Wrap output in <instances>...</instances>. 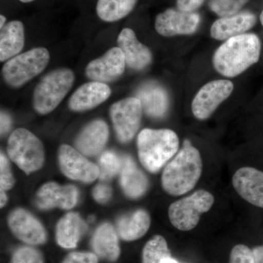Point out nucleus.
I'll use <instances>...</instances> for the list:
<instances>
[{"label": "nucleus", "mask_w": 263, "mask_h": 263, "mask_svg": "<svg viewBox=\"0 0 263 263\" xmlns=\"http://www.w3.org/2000/svg\"><path fill=\"white\" fill-rule=\"evenodd\" d=\"M200 152L185 140L178 152L162 172L161 183L164 191L172 196H180L193 190L202 174Z\"/></svg>", "instance_id": "nucleus-2"}, {"label": "nucleus", "mask_w": 263, "mask_h": 263, "mask_svg": "<svg viewBox=\"0 0 263 263\" xmlns=\"http://www.w3.org/2000/svg\"><path fill=\"white\" fill-rule=\"evenodd\" d=\"M171 257V252L163 236L155 235L145 245L142 252V263H163Z\"/></svg>", "instance_id": "nucleus-27"}, {"label": "nucleus", "mask_w": 263, "mask_h": 263, "mask_svg": "<svg viewBox=\"0 0 263 263\" xmlns=\"http://www.w3.org/2000/svg\"><path fill=\"white\" fill-rule=\"evenodd\" d=\"M49 61V52L46 48H33L8 60L3 67V79L11 87H22L41 74Z\"/></svg>", "instance_id": "nucleus-6"}, {"label": "nucleus", "mask_w": 263, "mask_h": 263, "mask_svg": "<svg viewBox=\"0 0 263 263\" xmlns=\"http://www.w3.org/2000/svg\"><path fill=\"white\" fill-rule=\"evenodd\" d=\"M59 165L67 178L83 183H91L100 176V170L79 151L63 144L58 151Z\"/></svg>", "instance_id": "nucleus-10"}, {"label": "nucleus", "mask_w": 263, "mask_h": 263, "mask_svg": "<svg viewBox=\"0 0 263 263\" xmlns=\"http://www.w3.org/2000/svg\"><path fill=\"white\" fill-rule=\"evenodd\" d=\"M111 95V89L105 83L91 81L83 84L70 98L68 107L72 111L84 112L99 106Z\"/></svg>", "instance_id": "nucleus-17"}, {"label": "nucleus", "mask_w": 263, "mask_h": 263, "mask_svg": "<svg viewBox=\"0 0 263 263\" xmlns=\"http://www.w3.org/2000/svg\"><path fill=\"white\" fill-rule=\"evenodd\" d=\"M86 223L77 213L70 212L57 223L56 240L64 249H74L77 247L81 237L86 232Z\"/></svg>", "instance_id": "nucleus-23"}, {"label": "nucleus", "mask_w": 263, "mask_h": 263, "mask_svg": "<svg viewBox=\"0 0 263 263\" xmlns=\"http://www.w3.org/2000/svg\"><path fill=\"white\" fill-rule=\"evenodd\" d=\"M91 245L99 258L106 262H117L120 257L119 235L110 223H103L97 228L91 238Z\"/></svg>", "instance_id": "nucleus-20"}, {"label": "nucleus", "mask_w": 263, "mask_h": 263, "mask_svg": "<svg viewBox=\"0 0 263 263\" xmlns=\"http://www.w3.org/2000/svg\"><path fill=\"white\" fill-rule=\"evenodd\" d=\"M8 224L13 234L27 245H44L47 240V233L41 221L25 209H16L10 212Z\"/></svg>", "instance_id": "nucleus-12"}, {"label": "nucleus", "mask_w": 263, "mask_h": 263, "mask_svg": "<svg viewBox=\"0 0 263 263\" xmlns=\"http://www.w3.org/2000/svg\"><path fill=\"white\" fill-rule=\"evenodd\" d=\"M259 20H260L261 24H262L263 27V10L261 12L260 15H259Z\"/></svg>", "instance_id": "nucleus-41"}, {"label": "nucleus", "mask_w": 263, "mask_h": 263, "mask_svg": "<svg viewBox=\"0 0 263 263\" xmlns=\"http://www.w3.org/2000/svg\"><path fill=\"white\" fill-rule=\"evenodd\" d=\"M79 200V190L73 185H60L55 182H48L39 189L36 196V204L43 210L60 208L72 209Z\"/></svg>", "instance_id": "nucleus-14"}, {"label": "nucleus", "mask_w": 263, "mask_h": 263, "mask_svg": "<svg viewBox=\"0 0 263 263\" xmlns=\"http://www.w3.org/2000/svg\"><path fill=\"white\" fill-rule=\"evenodd\" d=\"M200 24V16L197 12L188 13L169 8L156 17L155 29L166 37L190 35L197 32Z\"/></svg>", "instance_id": "nucleus-11"}, {"label": "nucleus", "mask_w": 263, "mask_h": 263, "mask_svg": "<svg viewBox=\"0 0 263 263\" xmlns=\"http://www.w3.org/2000/svg\"><path fill=\"white\" fill-rule=\"evenodd\" d=\"M214 197L204 190H199L193 195L173 202L168 209L171 224L181 231L194 229L198 224L200 216L212 209Z\"/></svg>", "instance_id": "nucleus-7"}, {"label": "nucleus", "mask_w": 263, "mask_h": 263, "mask_svg": "<svg viewBox=\"0 0 263 263\" xmlns=\"http://www.w3.org/2000/svg\"><path fill=\"white\" fill-rule=\"evenodd\" d=\"M137 147L142 165L157 174L178 153L179 137L171 129H144L138 134Z\"/></svg>", "instance_id": "nucleus-3"}, {"label": "nucleus", "mask_w": 263, "mask_h": 263, "mask_svg": "<svg viewBox=\"0 0 263 263\" xmlns=\"http://www.w3.org/2000/svg\"><path fill=\"white\" fill-rule=\"evenodd\" d=\"M100 178L103 181L112 179L114 176L121 171L122 161L113 152L107 151L104 152L99 160Z\"/></svg>", "instance_id": "nucleus-28"}, {"label": "nucleus", "mask_w": 263, "mask_h": 263, "mask_svg": "<svg viewBox=\"0 0 263 263\" xmlns=\"http://www.w3.org/2000/svg\"><path fill=\"white\" fill-rule=\"evenodd\" d=\"M25 43L24 24L11 21L5 24L0 32V61L9 60L23 50Z\"/></svg>", "instance_id": "nucleus-24"}, {"label": "nucleus", "mask_w": 263, "mask_h": 263, "mask_svg": "<svg viewBox=\"0 0 263 263\" xmlns=\"http://www.w3.org/2000/svg\"><path fill=\"white\" fill-rule=\"evenodd\" d=\"M249 1L250 0H210L209 8L221 18L239 13Z\"/></svg>", "instance_id": "nucleus-29"}, {"label": "nucleus", "mask_w": 263, "mask_h": 263, "mask_svg": "<svg viewBox=\"0 0 263 263\" xmlns=\"http://www.w3.org/2000/svg\"><path fill=\"white\" fill-rule=\"evenodd\" d=\"M233 187L246 201L263 209V172L251 167H241L233 175Z\"/></svg>", "instance_id": "nucleus-15"}, {"label": "nucleus", "mask_w": 263, "mask_h": 263, "mask_svg": "<svg viewBox=\"0 0 263 263\" xmlns=\"http://www.w3.org/2000/svg\"><path fill=\"white\" fill-rule=\"evenodd\" d=\"M125 67V58L122 51L119 47H114L103 57L90 62L85 72L90 80L106 84L120 78Z\"/></svg>", "instance_id": "nucleus-13"}, {"label": "nucleus", "mask_w": 263, "mask_h": 263, "mask_svg": "<svg viewBox=\"0 0 263 263\" xmlns=\"http://www.w3.org/2000/svg\"><path fill=\"white\" fill-rule=\"evenodd\" d=\"M99 257L94 252H73L66 256L62 263H98Z\"/></svg>", "instance_id": "nucleus-33"}, {"label": "nucleus", "mask_w": 263, "mask_h": 263, "mask_svg": "<svg viewBox=\"0 0 263 263\" xmlns=\"http://www.w3.org/2000/svg\"><path fill=\"white\" fill-rule=\"evenodd\" d=\"M234 85L229 80L210 81L197 91L192 103L193 115L199 120L211 117L216 108L229 98Z\"/></svg>", "instance_id": "nucleus-9"}, {"label": "nucleus", "mask_w": 263, "mask_h": 263, "mask_svg": "<svg viewBox=\"0 0 263 263\" xmlns=\"http://www.w3.org/2000/svg\"><path fill=\"white\" fill-rule=\"evenodd\" d=\"M260 39L254 33H245L222 43L213 56V65L219 74L234 78L243 73L260 58Z\"/></svg>", "instance_id": "nucleus-1"}, {"label": "nucleus", "mask_w": 263, "mask_h": 263, "mask_svg": "<svg viewBox=\"0 0 263 263\" xmlns=\"http://www.w3.org/2000/svg\"><path fill=\"white\" fill-rule=\"evenodd\" d=\"M92 196L100 204H105L112 196V189L105 184H98L92 191Z\"/></svg>", "instance_id": "nucleus-34"}, {"label": "nucleus", "mask_w": 263, "mask_h": 263, "mask_svg": "<svg viewBox=\"0 0 263 263\" xmlns=\"http://www.w3.org/2000/svg\"><path fill=\"white\" fill-rule=\"evenodd\" d=\"M109 129L101 119L86 124L75 141L76 148L86 157H93L101 152L108 142Z\"/></svg>", "instance_id": "nucleus-19"}, {"label": "nucleus", "mask_w": 263, "mask_h": 263, "mask_svg": "<svg viewBox=\"0 0 263 263\" xmlns=\"http://www.w3.org/2000/svg\"><path fill=\"white\" fill-rule=\"evenodd\" d=\"M151 226L148 213L138 209L128 215L123 216L117 221L118 235L124 241H135L146 235Z\"/></svg>", "instance_id": "nucleus-25"}, {"label": "nucleus", "mask_w": 263, "mask_h": 263, "mask_svg": "<svg viewBox=\"0 0 263 263\" xmlns=\"http://www.w3.org/2000/svg\"><path fill=\"white\" fill-rule=\"evenodd\" d=\"M252 250L255 258V263H263V246H259Z\"/></svg>", "instance_id": "nucleus-37"}, {"label": "nucleus", "mask_w": 263, "mask_h": 263, "mask_svg": "<svg viewBox=\"0 0 263 263\" xmlns=\"http://www.w3.org/2000/svg\"><path fill=\"white\" fill-rule=\"evenodd\" d=\"M205 0H176L177 9L183 12H196L203 5Z\"/></svg>", "instance_id": "nucleus-35"}, {"label": "nucleus", "mask_w": 263, "mask_h": 263, "mask_svg": "<svg viewBox=\"0 0 263 263\" xmlns=\"http://www.w3.org/2000/svg\"><path fill=\"white\" fill-rule=\"evenodd\" d=\"M137 2L138 0H98L97 14L103 22H117L133 11Z\"/></svg>", "instance_id": "nucleus-26"}, {"label": "nucleus", "mask_w": 263, "mask_h": 263, "mask_svg": "<svg viewBox=\"0 0 263 263\" xmlns=\"http://www.w3.org/2000/svg\"><path fill=\"white\" fill-rule=\"evenodd\" d=\"M143 108L137 98H127L114 103L110 116L118 140L122 143L130 142L141 126Z\"/></svg>", "instance_id": "nucleus-8"}, {"label": "nucleus", "mask_w": 263, "mask_h": 263, "mask_svg": "<svg viewBox=\"0 0 263 263\" xmlns=\"http://www.w3.org/2000/svg\"><path fill=\"white\" fill-rule=\"evenodd\" d=\"M19 1H21L22 3H31V2L34 1V0H19Z\"/></svg>", "instance_id": "nucleus-42"}, {"label": "nucleus", "mask_w": 263, "mask_h": 263, "mask_svg": "<svg viewBox=\"0 0 263 263\" xmlns=\"http://www.w3.org/2000/svg\"><path fill=\"white\" fill-rule=\"evenodd\" d=\"M120 172L121 186L129 198L138 199L146 193L148 180L130 157H123Z\"/></svg>", "instance_id": "nucleus-22"}, {"label": "nucleus", "mask_w": 263, "mask_h": 263, "mask_svg": "<svg viewBox=\"0 0 263 263\" xmlns=\"http://www.w3.org/2000/svg\"><path fill=\"white\" fill-rule=\"evenodd\" d=\"M6 23V17L5 15H0V29H3Z\"/></svg>", "instance_id": "nucleus-39"}, {"label": "nucleus", "mask_w": 263, "mask_h": 263, "mask_svg": "<svg viewBox=\"0 0 263 263\" xmlns=\"http://www.w3.org/2000/svg\"><path fill=\"white\" fill-rule=\"evenodd\" d=\"M10 160L26 174L39 171L45 162L42 142L28 129L18 128L12 133L7 146Z\"/></svg>", "instance_id": "nucleus-5"}, {"label": "nucleus", "mask_w": 263, "mask_h": 263, "mask_svg": "<svg viewBox=\"0 0 263 263\" xmlns=\"http://www.w3.org/2000/svg\"><path fill=\"white\" fill-rule=\"evenodd\" d=\"M0 195H1V200H0V201H1V202H0V205H0V206H1V208H3L5 206L7 202H8V196H7L6 193H5L4 190H1V194H0Z\"/></svg>", "instance_id": "nucleus-38"}, {"label": "nucleus", "mask_w": 263, "mask_h": 263, "mask_svg": "<svg viewBox=\"0 0 263 263\" xmlns=\"http://www.w3.org/2000/svg\"><path fill=\"white\" fill-rule=\"evenodd\" d=\"M163 263H179L176 259L172 258V257H169V258H167L164 261Z\"/></svg>", "instance_id": "nucleus-40"}, {"label": "nucleus", "mask_w": 263, "mask_h": 263, "mask_svg": "<svg viewBox=\"0 0 263 263\" xmlns=\"http://www.w3.org/2000/svg\"><path fill=\"white\" fill-rule=\"evenodd\" d=\"M9 263H45L43 254L32 246H24L15 249Z\"/></svg>", "instance_id": "nucleus-30"}, {"label": "nucleus", "mask_w": 263, "mask_h": 263, "mask_svg": "<svg viewBox=\"0 0 263 263\" xmlns=\"http://www.w3.org/2000/svg\"><path fill=\"white\" fill-rule=\"evenodd\" d=\"M117 43L125 58L126 65L133 70H144L152 63L153 60L152 51L137 39L133 29H123L118 36Z\"/></svg>", "instance_id": "nucleus-16"}, {"label": "nucleus", "mask_w": 263, "mask_h": 263, "mask_svg": "<svg viewBox=\"0 0 263 263\" xmlns=\"http://www.w3.org/2000/svg\"><path fill=\"white\" fill-rule=\"evenodd\" d=\"M75 75L70 69L60 68L44 76L33 92V108L46 115L54 110L72 89Z\"/></svg>", "instance_id": "nucleus-4"}, {"label": "nucleus", "mask_w": 263, "mask_h": 263, "mask_svg": "<svg viewBox=\"0 0 263 263\" xmlns=\"http://www.w3.org/2000/svg\"><path fill=\"white\" fill-rule=\"evenodd\" d=\"M229 263H255L253 250L247 246H235L230 252Z\"/></svg>", "instance_id": "nucleus-32"}, {"label": "nucleus", "mask_w": 263, "mask_h": 263, "mask_svg": "<svg viewBox=\"0 0 263 263\" xmlns=\"http://www.w3.org/2000/svg\"><path fill=\"white\" fill-rule=\"evenodd\" d=\"M136 98L141 101L143 110L148 117L160 119L168 110V95L160 85L145 84L138 90Z\"/></svg>", "instance_id": "nucleus-21"}, {"label": "nucleus", "mask_w": 263, "mask_h": 263, "mask_svg": "<svg viewBox=\"0 0 263 263\" xmlns=\"http://www.w3.org/2000/svg\"><path fill=\"white\" fill-rule=\"evenodd\" d=\"M257 24V16L252 12H239L229 16L221 17L213 23L211 36L217 41L245 34Z\"/></svg>", "instance_id": "nucleus-18"}, {"label": "nucleus", "mask_w": 263, "mask_h": 263, "mask_svg": "<svg viewBox=\"0 0 263 263\" xmlns=\"http://www.w3.org/2000/svg\"><path fill=\"white\" fill-rule=\"evenodd\" d=\"M11 126V119L8 114L4 111L1 112V135L6 134L10 130Z\"/></svg>", "instance_id": "nucleus-36"}, {"label": "nucleus", "mask_w": 263, "mask_h": 263, "mask_svg": "<svg viewBox=\"0 0 263 263\" xmlns=\"http://www.w3.org/2000/svg\"><path fill=\"white\" fill-rule=\"evenodd\" d=\"M15 184L9 161L4 154L0 155V187L2 190L7 191L11 190Z\"/></svg>", "instance_id": "nucleus-31"}]
</instances>
